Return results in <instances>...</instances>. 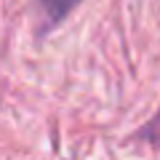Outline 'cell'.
<instances>
[{
	"instance_id": "1",
	"label": "cell",
	"mask_w": 160,
	"mask_h": 160,
	"mask_svg": "<svg viewBox=\"0 0 160 160\" xmlns=\"http://www.w3.org/2000/svg\"><path fill=\"white\" fill-rule=\"evenodd\" d=\"M75 3L78 0H40V6H43V11H46V16L51 22H59L62 16H67Z\"/></svg>"
}]
</instances>
